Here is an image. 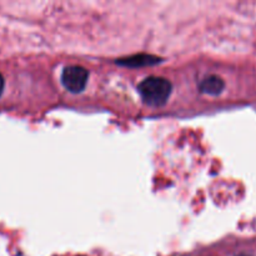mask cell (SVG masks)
Returning a JSON list of instances; mask_svg holds the SVG:
<instances>
[{"instance_id": "obj_4", "label": "cell", "mask_w": 256, "mask_h": 256, "mask_svg": "<svg viewBox=\"0 0 256 256\" xmlns=\"http://www.w3.org/2000/svg\"><path fill=\"white\" fill-rule=\"evenodd\" d=\"M225 88L224 80L218 75H210L200 82V90L208 95H219Z\"/></svg>"}, {"instance_id": "obj_1", "label": "cell", "mask_w": 256, "mask_h": 256, "mask_svg": "<svg viewBox=\"0 0 256 256\" xmlns=\"http://www.w3.org/2000/svg\"><path fill=\"white\" fill-rule=\"evenodd\" d=\"M172 85L165 78L149 76L138 85V92L144 102L152 106H162L172 94Z\"/></svg>"}, {"instance_id": "obj_3", "label": "cell", "mask_w": 256, "mask_h": 256, "mask_svg": "<svg viewBox=\"0 0 256 256\" xmlns=\"http://www.w3.org/2000/svg\"><path fill=\"white\" fill-rule=\"evenodd\" d=\"M162 62L160 58L154 56V55H148V54H136L132 56L122 58V59L116 60L118 64L124 65V66L129 68H140V66H150V65L158 64Z\"/></svg>"}, {"instance_id": "obj_5", "label": "cell", "mask_w": 256, "mask_h": 256, "mask_svg": "<svg viewBox=\"0 0 256 256\" xmlns=\"http://www.w3.org/2000/svg\"><path fill=\"white\" fill-rule=\"evenodd\" d=\"M4 78H2V75L0 74V96H2V90H4Z\"/></svg>"}, {"instance_id": "obj_2", "label": "cell", "mask_w": 256, "mask_h": 256, "mask_svg": "<svg viewBox=\"0 0 256 256\" xmlns=\"http://www.w3.org/2000/svg\"><path fill=\"white\" fill-rule=\"evenodd\" d=\"M88 79H89V72L85 68L72 65L62 70V82L72 92H80L86 86Z\"/></svg>"}]
</instances>
